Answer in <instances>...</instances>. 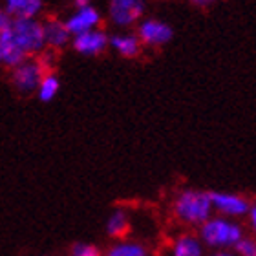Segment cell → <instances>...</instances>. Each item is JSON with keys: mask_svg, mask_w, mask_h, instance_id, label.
I'll list each match as a JSON object with an SVG mask.
<instances>
[{"mask_svg": "<svg viewBox=\"0 0 256 256\" xmlns=\"http://www.w3.org/2000/svg\"><path fill=\"white\" fill-rule=\"evenodd\" d=\"M218 0H188V4H192L194 8H210L212 4H216Z\"/></svg>", "mask_w": 256, "mask_h": 256, "instance_id": "obj_22", "label": "cell"}, {"mask_svg": "<svg viewBox=\"0 0 256 256\" xmlns=\"http://www.w3.org/2000/svg\"><path fill=\"white\" fill-rule=\"evenodd\" d=\"M210 200H212L214 214H220V216H225V218L230 220L247 218L252 205V202L246 194L229 190H212L210 192Z\"/></svg>", "mask_w": 256, "mask_h": 256, "instance_id": "obj_6", "label": "cell"}, {"mask_svg": "<svg viewBox=\"0 0 256 256\" xmlns=\"http://www.w3.org/2000/svg\"><path fill=\"white\" fill-rule=\"evenodd\" d=\"M166 256H207V247L202 242L198 230H185L168 242Z\"/></svg>", "mask_w": 256, "mask_h": 256, "instance_id": "obj_10", "label": "cell"}, {"mask_svg": "<svg viewBox=\"0 0 256 256\" xmlns=\"http://www.w3.org/2000/svg\"><path fill=\"white\" fill-rule=\"evenodd\" d=\"M74 4L77 6V8H80V6H88V4H92V0H74Z\"/></svg>", "mask_w": 256, "mask_h": 256, "instance_id": "obj_24", "label": "cell"}, {"mask_svg": "<svg viewBox=\"0 0 256 256\" xmlns=\"http://www.w3.org/2000/svg\"><path fill=\"white\" fill-rule=\"evenodd\" d=\"M110 48L123 59H136L141 55V50H143V44L139 40L138 33L132 32H118L110 35Z\"/></svg>", "mask_w": 256, "mask_h": 256, "instance_id": "obj_11", "label": "cell"}, {"mask_svg": "<svg viewBox=\"0 0 256 256\" xmlns=\"http://www.w3.org/2000/svg\"><path fill=\"white\" fill-rule=\"evenodd\" d=\"M46 74L48 72L42 59H26L16 68L11 70V82L22 96H32V94H37Z\"/></svg>", "mask_w": 256, "mask_h": 256, "instance_id": "obj_4", "label": "cell"}, {"mask_svg": "<svg viewBox=\"0 0 256 256\" xmlns=\"http://www.w3.org/2000/svg\"><path fill=\"white\" fill-rule=\"evenodd\" d=\"M44 37H46V46L52 50H60L74 40L64 20H55V18L44 22Z\"/></svg>", "mask_w": 256, "mask_h": 256, "instance_id": "obj_13", "label": "cell"}, {"mask_svg": "<svg viewBox=\"0 0 256 256\" xmlns=\"http://www.w3.org/2000/svg\"><path fill=\"white\" fill-rule=\"evenodd\" d=\"M13 42L26 57L38 55L46 48V37H44V22L37 18H15L11 26Z\"/></svg>", "mask_w": 256, "mask_h": 256, "instance_id": "obj_3", "label": "cell"}, {"mask_svg": "<svg viewBox=\"0 0 256 256\" xmlns=\"http://www.w3.org/2000/svg\"><path fill=\"white\" fill-rule=\"evenodd\" d=\"M130 216L124 208H114L112 212L108 214L106 224H104V232H106L108 238L116 240H123L128 238V232H130Z\"/></svg>", "mask_w": 256, "mask_h": 256, "instance_id": "obj_14", "label": "cell"}, {"mask_svg": "<svg viewBox=\"0 0 256 256\" xmlns=\"http://www.w3.org/2000/svg\"><path fill=\"white\" fill-rule=\"evenodd\" d=\"M4 10L13 18H37L44 10L42 0H4Z\"/></svg>", "mask_w": 256, "mask_h": 256, "instance_id": "obj_16", "label": "cell"}, {"mask_svg": "<svg viewBox=\"0 0 256 256\" xmlns=\"http://www.w3.org/2000/svg\"><path fill=\"white\" fill-rule=\"evenodd\" d=\"M238 256H256V236L246 234L234 247Z\"/></svg>", "mask_w": 256, "mask_h": 256, "instance_id": "obj_19", "label": "cell"}, {"mask_svg": "<svg viewBox=\"0 0 256 256\" xmlns=\"http://www.w3.org/2000/svg\"><path fill=\"white\" fill-rule=\"evenodd\" d=\"M59 90H60L59 77H57L55 74H46V75H44L42 82H40V86H38V90H37L38 101L50 102L54 97H57Z\"/></svg>", "mask_w": 256, "mask_h": 256, "instance_id": "obj_17", "label": "cell"}, {"mask_svg": "<svg viewBox=\"0 0 256 256\" xmlns=\"http://www.w3.org/2000/svg\"><path fill=\"white\" fill-rule=\"evenodd\" d=\"M207 256H238L234 249H218V251H210Z\"/></svg>", "mask_w": 256, "mask_h": 256, "instance_id": "obj_23", "label": "cell"}, {"mask_svg": "<svg viewBox=\"0 0 256 256\" xmlns=\"http://www.w3.org/2000/svg\"><path fill=\"white\" fill-rule=\"evenodd\" d=\"M13 26V24H11ZM22 60H26V55L16 48L13 42V35H11V28L8 30H0V68H16Z\"/></svg>", "mask_w": 256, "mask_h": 256, "instance_id": "obj_12", "label": "cell"}, {"mask_svg": "<svg viewBox=\"0 0 256 256\" xmlns=\"http://www.w3.org/2000/svg\"><path fill=\"white\" fill-rule=\"evenodd\" d=\"M102 256H152V252L143 242L123 238V240L112 242Z\"/></svg>", "mask_w": 256, "mask_h": 256, "instance_id": "obj_15", "label": "cell"}, {"mask_svg": "<svg viewBox=\"0 0 256 256\" xmlns=\"http://www.w3.org/2000/svg\"><path fill=\"white\" fill-rule=\"evenodd\" d=\"M198 234L202 238L207 249L218 251V249H234L238 242L246 236V227L240 220H230L220 214H214L198 229Z\"/></svg>", "mask_w": 256, "mask_h": 256, "instance_id": "obj_2", "label": "cell"}, {"mask_svg": "<svg viewBox=\"0 0 256 256\" xmlns=\"http://www.w3.org/2000/svg\"><path fill=\"white\" fill-rule=\"evenodd\" d=\"M246 220H247V227H249V230H251V234L256 236V202H252L251 210H249Z\"/></svg>", "mask_w": 256, "mask_h": 256, "instance_id": "obj_20", "label": "cell"}, {"mask_svg": "<svg viewBox=\"0 0 256 256\" xmlns=\"http://www.w3.org/2000/svg\"><path fill=\"white\" fill-rule=\"evenodd\" d=\"M101 249L96 244H88V242H75L70 247V256H102Z\"/></svg>", "mask_w": 256, "mask_h": 256, "instance_id": "obj_18", "label": "cell"}, {"mask_svg": "<svg viewBox=\"0 0 256 256\" xmlns=\"http://www.w3.org/2000/svg\"><path fill=\"white\" fill-rule=\"evenodd\" d=\"M146 4L144 0H110L108 4V20L121 32L138 26L144 18Z\"/></svg>", "mask_w": 256, "mask_h": 256, "instance_id": "obj_5", "label": "cell"}, {"mask_svg": "<svg viewBox=\"0 0 256 256\" xmlns=\"http://www.w3.org/2000/svg\"><path fill=\"white\" fill-rule=\"evenodd\" d=\"M13 20H15V18H13L4 8H0V30H8V28H11Z\"/></svg>", "mask_w": 256, "mask_h": 256, "instance_id": "obj_21", "label": "cell"}, {"mask_svg": "<svg viewBox=\"0 0 256 256\" xmlns=\"http://www.w3.org/2000/svg\"><path fill=\"white\" fill-rule=\"evenodd\" d=\"M172 216L185 227L198 230L214 216L210 192L192 187L182 188L172 200Z\"/></svg>", "mask_w": 256, "mask_h": 256, "instance_id": "obj_1", "label": "cell"}, {"mask_svg": "<svg viewBox=\"0 0 256 256\" xmlns=\"http://www.w3.org/2000/svg\"><path fill=\"white\" fill-rule=\"evenodd\" d=\"M101 20L102 16L99 13V10H97L96 6L88 4L75 8V11L64 20V24L68 28V32L72 33V37H77L80 33L97 30V28L101 26Z\"/></svg>", "mask_w": 256, "mask_h": 256, "instance_id": "obj_8", "label": "cell"}, {"mask_svg": "<svg viewBox=\"0 0 256 256\" xmlns=\"http://www.w3.org/2000/svg\"><path fill=\"white\" fill-rule=\"evenodd\" d=\"M72 46L77 54L84 55V57H97V55L104 54L106 48H110V35L104 30L97 28V30L74 37Z\"/></svg>", "mask_w": 256, "mask_h": 256, "instance_id": "obj_9", "label": "cell"}, {"mask_svg": "<svg viewBox=\"0 0 256 256\" xmlns=\"http://www.w3.org/2000/svg\"><path fill=\"white\" fill-rule=\"evenodd\" d=\"M138 37L143 44V48H163L170 42L174 37V30L168 22L148 16L138 24Z\"/></svg>", "mask_w": 256, "mask_h": 256, "instance_id": "obj_7", "label": "cell"}]
</instances>
